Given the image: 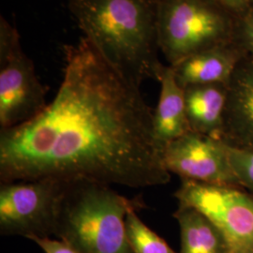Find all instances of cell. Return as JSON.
<instances>
[{
  "mask_svg": "<svg viewBox=\"0 0 253 253\" xmlns=\"http://www.w3.org/2000/svg\"><path fill=\"white\" fill-rule=\"evenodd\" d=\"M86 180L145 189L171 173L140 86L84 37L65 47L63 80L37 118L0 129V181Z\"/></svg>",
  "mask_w": 253,
  "mask_h": 253,
  "instance_id": "obj_1",
  "label": "cell"
},
{
  "mask_svg": "<svg viewBox=\"0 0 253 253\" xmlns=\"http://www.w3.org/2000/svg\"><path fill=\"white\" fill-rule=\"evenodd\" d=\"M68 2L84 37L126 77L139 86L159 80L157 6L145 0Z\"/></svg>",
  "mask_w": 253,
  "mask_h": 253,
  "instance_id": "obj_2",
  "label": "cell"
},
{
  "mask_svg": "<svg viewBox=\"0 0 253 253\" xmlns=\"http://www.w3.org/2000/svg\"><path fill=\"white\" fill-rule=\"evenodd\" d=\"M142 206L139 200L126 199L109 185L69 181L54 235L80 253H131L126 214Z\"/></svg>",
  "mask_w": 253,
  "mask_h": 253,
  "instance_id": "obj_3",
  "label": "cell"
},
{
  "mask_svg": "<svg viewBox=\"0 0 253 253\" xmlns=\"http://www.w3.org/2000/svg\"><path fill=\"white\" fill-rule=\"evenodd\" d=\"M237 16L216 0H160L159 47L170 66L192 54L234 43Z\"/></svg>",
  "mask_w": 253,
  "mask_h": 253,
  "instance_id": "obj_4",
  "label": "cell"
},
{
  "mask_svg": "<svg viewBox=\"0 0 253 253\" xmlns=\"http://www.w3.org/2000/svg\"><path fill=\"white\" fill-rule=\"evenodd\" d=\"M46 90L15 27L0 22V129L23 125L47 107Z\"/></svg>",
  "mask_w": 253,
  "mask_h": 253,
  "instance_id": "obj_5",
  "label": "cell"
},
{
  "mask_svg": "<svg viewBox=\"0 0 253 253\" xmlns=\"http://www.w3.org/2000/svg\"><path fill=\"white\" fill-rule=\"evenodd\" d=\"M68 182L44 178L1 183V235L26 238L54 235Z\"/></svg>",
  "mask_w": 253,
  "mask_h": 253,
  "instance_id": "obj_6",
  "label": "cell"
},
{
  "mask_svg": "<svg viewBox=\"0 0 253 253\" xmlns=\"http://www.w3.org/2000/svg\"><path fill=\"white\" fill-rule=\"evenodd\" d=\"M174 196L217 226L230 253H253V194L240 188L182 180Z\"/></svg>",
  "mask_w": 253,
  "mask_h": 253,
  "instance_id": "obj_7",
  "label": "cell"
},
{
  "mask_svg": "<svg viewBox=\"0 0 253 253\" xmlns=\"http://www.w3.org/2000/svg\"><path fill=\"white\" fill-rule=\"evenodd\" d=\"M163 163L182 180L242 189L221 139L190 130L165 147Z\"/></svg>",
  "mask_w": 253,
  "mask_h": 253,
  "instance_id": "obj_8",
  "label": "cell"
},
{
  "mask_svg": "<svg viewBox=\"0 0 253 253\" xmlns=\"http://www.w3.org/2000/svg\"><path fill=\"white\" fill-rule=\"evenodd\" d=\"M222 140L235 146H253V56H245L227 84Z\"/></svg>",
  "mask_w": 253,
  "mask_h": 253,
  "instance_id": "obj_9",
  "label": "cell"
},
{
  "mask_svg": "<svg viewBox=\"0 0 253 253\" xmlns=\"http://www.w3.org/2000/svg\"><path fill=\"white\" fill-rule=\"evenodd\" d=\"M244 57L240 49L232 43L192 54L171 67L182 88L205 84L227 85L236 67Z\"/></svg>",
  "mask_w": 253,
  "mask_h": 253,
  "instance_id": "obj_10",
  "label": "cell"
},
{
  "mask_svg": "<svg viewBox=\"0 0 253 253\" xmlns=\"http://www.w3.org/2000/svg\"><path fill=\"white\" fill-rule=\"evenodd\" d=\"M183 89L190 130L222 140L226 109V84H192Z\"/></svg>",
  "mask_w": 253,
  "mask_h": 253,
  "instance_id": "obj_11",
  "label": "cell"
},
{
  "mask_svg": "<svg viewBox=\"0 0 253 253\" xmlns=\"http://www.w3.org/2000/svg\"><path fill=\"white\" fill-rule=\"evenodd\" d=\"M161 93L153 111V126L157 141L163 151L174 140L190 131L184 99V89L176 81L170 65H163L159 74Z\"/></svg>",
  "mask_w": 253,
  "mask_h": 253,
  "instance_id": "obj_12",
  "label": "cell"
},
{
  "mask_svg": "<svg viewBox=\"0 0 253 253\" xmlns=\"http://www.w3.org/2000/svg\"><path fill=\"white\" fill-rule=\"evenodd\" d=\"M173 217L180 229V253H230L223 235L198 209L178 204Z\"/></svg>",
  "mask_w": 253,
  "mask_h": 253,
  "instance_id": "obj_13",
  "label": "cell"
},
{
  "mask_svg": "<svg viewBox=\"0 0 253 253\" xmlns=\"http://www.w3.org/2000/svg\"><path fill=\"white\" fill-rule=\"evenodd\" d=\"M136 210L130 209L126 217V237L131 253H177L163 238L145 225Z\"/></svg>",
  "mask_w": 253,
  "mask_h": 253,
  "instance_id": "obj_14",
  "label": "cell"
},
{
  "mask_svg": "<svg viewBox=\"0 0 253 253\" xmlns=\"http://www.w3.org/2000/svg\"><path fill=\"white\" fill-rule=\"evenodd\" d=\"M227 151L232 169L242 189L253 195V146L227 144Z\"/></svg>",
  "mask_w": 253,
  "mask_h": 253,
  "instance_id": "obj_15",
  "label": "cell"
},
{
  "mask_svg": "<svg viewBox=\"0 0 253 253\" xmlns=\"http://www.w3.org/2000/svg\"><path fill=\"white\" fill-rule=\"evenodd\" d=\"M234 44L245 56H253V5L237 16Z\"/></svg>",
  "mask_w": 253,
  "mask_h": 253,
  "instance_id": "obj_16",
  "label": "cell"
},
{
  "mask_svg": "<svg viewBox=\"0 0 253 253\" xmlns=\"http://www.w3.org/2000/svg\"><path fill=\"white\" fill-rule=\"evenodd\" d=\"M35 242L45 253H80L77 252L71 245L66 243L63 240L52 239L49 236L38 237L31 236L27 238Z\"/></svg>",
  "mask_w": 253,
  "mask_h": 253,
  "instance_id": "obj_17",
  "label": "cell"
},
{
  "mask_svg": "<svg viewBox=\"0 0 253 253\" xmlns=\"http://www.w3.org/2000/svg\"><path fill=\"white\" fill-rule=\"evenodd\" d=\"M228 10L233 12L236 16L242 14L251 7L252 0H216Z\"/></svg>",
  "mask_w": 253,
  "mask_h": 253,
  "instance_id": "obj_18",
  "label": "cell"
},
{
  "mask_svg": "<svg viewBox=\"0 0 253 253\" xmlns=\"http://www.w3.org/2000/svg\"><path fill=\"white\" fill-rule=\"evenodd\" d=\"M145 1H146L147 3H149V4H151V5H154V6H157L160 0H145Z\"/></svg>",
  "mask_w": 253,
  "mask_h": 253,
  "instance_id": "obj_19",
  "label": "cell"
},
{
  "mask_svg": "<svg viewBox=\"0 0 253 253\" xmlns=\"http://www.w3.org/2000/svg\"><path fill=\"white\" fill-rule=\"evenodd\" d=\"M252 5H253V0H252V3H251V6H252Z\"/></svg>",
  "mask_w": 253,
  "mask_h": 253,
  "instance_id": "obj_20",
  "label": "cell"
}]
</instances>
